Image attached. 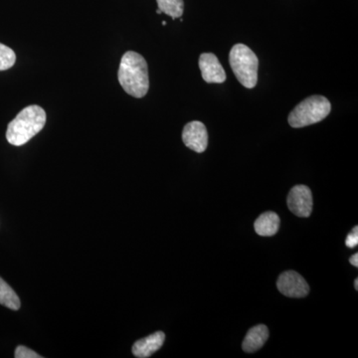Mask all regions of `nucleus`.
<instances>
[{"instance_id":"14","label":"nucleus","mask_w":358,"mask_h":358,"mask_svg":"<svg viewBox=\"0 0 358 358\" xmlns=\"http://www.w3.org/2000/svg\"><path fill=\"white\" fill-rule=\"evenodd\" d=\"M15 61L16 55L13 49L0 43V71L10 69Z\"/></svg>"},{"instance_id":"16","label":"nucleus","mask_w":358,"mask_h":358,"mask_svg":"<svg viewBox=\"0 0 358 358\" xmlns=\"http://www.w3.org/2000/svg\"><path fill=\"white\" fill-rule=\"evenodd\" d=\"M345 245L348 247V248L352 249L355 247H357L358 245V228L357 226H355L353 228L352 232L346 237L345 239Z\"/></svg>"},{"instance_id":"7","label":"nucleus","mask_w":358,"mask_h":358,"mask_svg":"<svg viewBox=\"0 0 358 358\" xmlns=\"http://www.w3.org/2000/svg\"><path fill=\"white\" fill-rule=\"evenodd\" d=\"M182 141L185 145L193 152L201 154L208 145V133L206 127L201 122H188L182 131Z\"/></svg>"},{"instance_id":"8","label":"nucleus","mask_w":358,"mask_h":358,"mask_svg":"<svg viewBox=\"0 0 358 358\" xmlns=\"http://www.w3.org/2000/svg\"><path fill=\"white\" fill-rule=\"evenodd\" d=\"M199 68L201 70V76L206 83L222 84L225 82V70L213 53H203L200 55Z\"/></svg>"},{"instance_id":"17","label":"nucleus","mask_w":358,"mask_h":358,"mask_svg":"<svg viewBox=\"0 0 358 358\" xmlns=\"http://www.w3.org/2000/svg\"><path fill=\"white\" fill-rule=\"evenodd\" d=\"M350 262L355 267H358V254L355 253V255L350 257Z\"/></svg>"},{"instance_id":"12","label":"nucleus","mask_w":358,"mask_h":358,"mask_svg":"<svg viewBox=\"0 0 358 358\" xmlns=\"http://www.w3.org/2000/svg\"><path fill=\"white\" fill-rule=\"evenodd\" d=\"M0 305L13 310H20L21 306L17 294L1 278H0Z\"/></svg>"},{"instance_id":"15","label":"nucleus","mask_w":358,"mask_h":358,"mask_svg":"<svg viewBox=\"0 0 358 358\" xmlns=\"http://www.w3.org/2000/svg\"><path fill=\"white\" fill-rule=\"evenodd\" d=\"M14 357L16 358H41V355H39L38 353L33 352L30 348L23 345L16 348Z\"/></svg>"},{"instance_id":"6","label":"nucleus","mask_w":358,"mask_h":358,"mask_svg":"<svg viewBox=\"0 0 358 358\" xmlns=\"http://www.w3.org/2000/svg\"><path fill=\"white\" fill-rule=\"evenodd\" d=\"M312 190L306 185H296L288 195V206L294 215L307 218L313 211Z\"/></svg>"},{"instance_id":"11","label":"nucleus","mask_w":358,"mask_h":358,"mask_svg":"<svg viewBox=\"0 0 358 358\" xmlns=\"http://www.w3.org/2000/svg\"><path fill=\"white\" fill-rule=\"evenodd\" d=\"M280 224H281V220H280L279 215L275 212L268 211L257 218L254 228H255L257 234L260 236L270 237L277 234Z\"/></svg>"},{"instance_id":"5","label":"nucleus","mask_w":358,"mask_h":358,"mask_svg":"<svg viewBox=\"0 0 358 358\" xmlns=\"http://www.w3.org/2000/svg\"><path fill=\"white\" fill-rule=\"evenodd\" d=\"M277 287L280 293L289 298H303L310 292L307 281L294 271L282 273L278 279Z\"/></svg>"},{"instance_id":"18","label":"nucleus","mask_w":358,"mask_h":358,"mask_svg":"<svg viewBox=\"0 0 358 358\" xmlns=\"http://www.w3.org/2000/svg\"><path fill=\"white\" fill-rule=\"evenodd\" d=\"M355 289H358V280L357 279H355Z\"/></svg>"},{"instance_id":"1","label":"nucleus","mask_w":358,"mask_h":358,"mask_svg":"<svg viewBox=\"0 0 358 358\" xmlns=\"http://www.w3.org/2000/svg\"><path fill=\"white\" fill-rule=\"evenodd\" d=\"M117 78L122 89L129 96L141 99L147 95L150 89L148 63L141 54L134 51L124 54Z\"/></svg>"},{"instance_id":"4","label":"nucleus","mask_w":358,"mask_h":358,"mask_svg":"<svg viewBox=\"0 0 358 358\" xmlns=\"http://www.w3.org/2000/svg\"><path fill=\"white\" fill-rule=\"evenodd\" d=\"M229 63L238 81L245 88L253 89L258 82L259 60L256 54L244 44L232 47L229 54Z\"/></svg>"},{"instance_id":"13","label":"nucleus","mask_w":358,"mask_h":358,"mask_svg":"<svg viewBox=\"0 0 358 358\" xmlns=\"http://www.w3.org/2000/svg\"><path fill=\"white\" fill-rule=\"evenodd\" d=\"M157 6L162 13H166L173 20L180 18L185 9L183 0H157Z\"/></svg>"},{"instance_id":"10","label":"nucleus","mask_w":358,"mask_h":358,"mask_svg":"<svg viewBox=\"0 0 358 358\" xmlns=\"http://www.w3.org/2000/svg\"><path fill=\"white\" fill-rule=\"evenodd\" d=\"M268 338V327L264 326V324H259V326L249 329L248 334H246V338L242 343V348H243L245 352H256L267 343Z\"/></svg>"},{"instance_id":"3","label":"nucleus","mask_w":358,"mask_h":358,"mask_svg":"<svg viewBox=\"0 0 358 358\" xmlns=\"http://www.w3.org/2000/svg\"><path fill=\"white\" fill-rule=\"evenodd\" d=\"M331 110V103L326 96H310L296 106L289 113V124L292 128L300 129L317 124L326 119Z\"/></svg>"},{"instance_id":"19","label":"nucleus","mask_w":358,"mask_h":358,"mask_svg":"<svg viewBox=\"0 0 358 358\" xmlns=\"http://www.w3.org/2000/svg\"><path fill=\"white\" fill-rule=\"evenodd\" d=\"M157 14H160V13H162V11H160V10H159V8H157Z\"/></svg>"},{"instance_id":"2","label":"nucleus","mask_w":358,"mask_h":358,"mask_svg":"<svg viewBox=\"0 0 358 358\" xmlns=\"http://www.w3.org/2000/svg\"><path fill=\"white\" fill-rule=\"evenodd\" d=\"M46 113L37 105L21 110L7 127L6 138L10 145L21 147L42 131L46 124Z\"/></svg>"},{"instance_id":"9","label":"nucleus","mask_w":358,"mask_h":358,"mask_svg":"<svg viewBox=\"0 0 358 358\" xmlns=\"http://www.w3.org/2000/svg\"><path fill=\"white\" fill-rule=\"evenodd\" d=\"M166 334L162 331L150 334L147 338H141L136 341L133 345V355L138 358H148L152 357L155 352L162 348L164 345Z\"/></svg>"}]
</instances>
